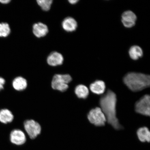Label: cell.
I'll list each match as a JSON object with an SVG mask.
<instances>
[{
  "mask_svg": "<svg viewBox=\"0 0 150 150\" xmlns=\"http://www.w3.org/2000/svg\"><path fill=\"white\" fill-rule=\"evenodd\" d=\"M117 97L116 94L110 90H108L99 100L101 109L106 118L107 122L115 130L122 129L117 117L116 107Z\"/></svg>",
  "mask_w": 150,
  "mask_h": 150,
  "instance_id": "6da1fadb",
  "label": "cell"
},
{
  "mask_svg": "<svg viewBox=\"0 0 150 150\" xmlns=\"http://www.w3.org/2000/svg\"><path fill=\"white\" fill-rule=\"evenodd\" d=\"M123 81L129 89L137 92L149 87L150 77L142 73L130 72L125 75Z\"/></svg>",
  "mask_w": 150,
  "mask_h": 150,
  "instance_id": "7a4b0ae2",
  "label": "cell"
},
{
  "mask_svg": "<svg viewBox=\"0 0 150 150\" xmlns=\"http://www.w3.org/2000/svg\"><path fill=\"white\" fill-rule=\"evenodd\" d=\"M72 80V78L69 74H56L52 78V87L54 89L64 92L68 88V84Z\"/></svg>",
  "mask_w": 150,
  "mask_h": 150,
  "instance_id": "3957f363",
  "label": "cell"
},
{
  "mask_svg": "<svg viewBox=\"0 0 150 150\" xmlns=\"http://www.w3.org/2000/svg\"><path fill=\"white\" fill-rule=\"evenodd\" d=\"M90 122L96 127H102L107 122L106 118L100 108L92 109L87 115Z\"/></svg>",
  "mask_w": 150,
  "mask_h": 150,
  "instance_id": "277c9868",
  "label": "cell"
},
{
  "mask_svg": "<svg viewBox=\"0 0 150 150\" xmlns=\"http://www.w3.org/2000/svg\"><path fill=\"white\" fill-rule=\"evenodd\" d=\"M135 110L137 113L149 117L150 97L149 95H144L136 103L135 105Z\"/></svg>",
  "mask_w": 150,
  "mask_h": 150,
  "instance_id": "5b68a950",
  "label": "cell"
},
{
  "mask_svg": "<svg viewBox=\"0 0 150 150\" xmlns=\"http://www.w3.org/2000/svg\"><path fill=\"white\" fill-rule=\"evenodd\" d=\"M24 125L26 132L31 139H34L40 134L42 128L40 125L33 120L25 121Z\"/></svg>",
  "mask_w": 150,
  "mask_h": 150,
  "instance_id": "8992f818",
  "label": "cell"
},
{
  "mask_svg": "<svg viewBox=\"0 0 150 150\" xmlns=\"http://www.w3.org/2000/svg\"><path fill=\"white\" fill-rule=\"evenodd\" d=\"M137 20V16L131 11H127L124 12L122 16V22L125 27L132 28L135 25Z\"/></svg>",
  "mask_w": 150,
  "mask_h": 150,
  "instance_id": "52a82bcc",
  "label": "cell"
},
{
  "mask_svg": "<svg viewBox=\"0 0 150 150\" xmlns=\"http://www.w3.org/2000/svg\"><path fill=\"white\" fill-rule=\"evenodd\" d=\"M10 139L13 144L21 145L25 143L26 137L23 131L19 129H15L11 132Z\"/></svg>",
  "mask_w": 150,
  "mask_h": 150,
  "instance_id": "ba28073f",
  "label": "cell"
},
{
  "mask_svg": "<svg viewBox=\"0 0 150 150\" xmlns=\"http://www.w3.org/2000/svg\"><path fill=\"white\" fill-rule=\"evenodd\" d=\"M64 57L59 52H54L48 56L47 62L51 66L55 67L62 64Z\"/></svg>",
  "mask_w": 150,
  "mask_h": 150,
  "instance_id": "9c48e42d",
  "label": "cell"
},
{
  "mask_svg": "<svg viewBox=\"0 0 150 150\" xmlns=\"http://www.w3.org/2000/svg\"><path fill=\"white\" fill-rule=\"evenodd\" d=\"M90 89L93 93L97 95L104 93L106 86L105 82L102 80H97L90 84Z\"/></svg>",
  "mask_w": 150,
  "mask_h": 150,
  "instance_id": "30bf717a",
  "label": "cell"
},
{
  "mask_svg": "<svg viewBox=\"0 0 150 150\" xmlns=\"http://www.w3.org/2000/svg\"><path fill=\"white\" fill-rule=\"evenodd\" d=\"M48 31L47 26L41 22L35 23L33 25L34 35L39 38L45 36L48 33Z\"/></svg>",
  "mask_w": 150,
  "mask_h": 150,
  "instance_id": "8fae6325",
  "label": "cell"
},
{
  "mask_svg": "<svg viewBox=\"0 0 150 150\" xmlns=\"http://www.w3.org/2000/svg\"><path fill=\"white\" fill-rule=\"evenodd\" d=\"M62 27L65 31L68 32H72L76 30L77 28V22L74 18L68 17L63 21Z\"/></svg>",
  "mask_w": 150,
  "mask_h": 150,
  "instance_id": "7c38bea8",
  "label": "cell"
},
{
  "mask_svg": "<svg viewBox=\"0 0 150 150\" xmlns=\"http://www.w3.org/2000/svg\"><path fill=\"white\" fill-rule=\"evenodd\" d=\"M137 134L138 139L141 142H150V132L148 127H140L137 131Z\"/></svg>",
  "mask_w": 150,
  "mask_h": 150,
  "instance_id": "4fadbf2b",
  "label": "cell"
},
{
  "mask_svg": "<svg viewBox=\"0 0 150 150\" xmlns=\"http://www.w3.org/2000/svg\"><path fill=\"white\" fill-rule=\"evenodd\" d=\"M14 88L18 91L25 90L27 87V82L25 79L21 76L15 78L12 82Z\"/></svg>",
  "mask_w": 150,
  "mask_h": 150,
  "instance_id": "5bb4252c",
  "label": "cell"
},
{
  "mask_svg": "<svg viewBox=\"0 0 150 150\" xmlns=\"http://www.w3.org/2000/svg\"><path fill=\"white\" fill-rule=\"evenodd\" d=\"M14 119L12 112L7 109L0 110V122L4 124L11 123Z\"/></svg>",
  "mask_w": 150,
  "mask_h": 150,
  "instance_id": "9a60e30c",
  "label": "cell"
},
{
  "mask_svg": "<svg viewBox=\"0 0 150 150\" xmlns=\"http://www.w3.org/2000/svg\"><path fill=\"white\" fill-rule=\"evenodd\" d=\"M74 91L77 97L80 99L87 98L89 93L88 88L83 84H79L76 86Z\"/></svg>",
  "mask_w": 150,
  "mask_h": 150,
  "instance_id": "2e32d148",
  "label": "cell"
},
{
  "mask_svg": "<svg viewBox=\"0 0 150 150\" xmlns=\"http://www.w3.org/2000/svg\"><path fill=\"white\" fill-rule=\"evenodd\" d=\"M129 55L131 59L134 60L138 59L143 55L142 50L139 46H133L131 47L129 50Z\"/></svg>",
  "mask_w": 150,
  "mask_h": 150,
  "instance_id": "e0dca14e",
  "label": "cell"
},
{
  "mask_svg": "<svg viewBox=\"0 0 150 150\" xmlns=\"http://www.w3.org/2000/svg\"><path fill=\"white\" fill-rule=\"evenodd\" d=\"M10 33V28L8 23H0V37H7Z\"/></svg>",
  "mask_w": 150,
  "mask_h": 150,
  "instance_id": "ac0fdd59",
  "label": "cell"
},
{
  "mask_svg": "<svg viewBox=\"0 0 150 150\" xmlns=\"http://www.w3.org/2000/svg\"><path fill=\"white\" fill-rule=\"evenodd\" d=\"M52 1V0H38L37 1L38 4L42 10L45 11L50 10L51 8Z\"/></svg>",
  "mask_w": 150,
  "mask_h": 150,
  "instance_id": "d6986e66",
  "label": "cell"
},
{
  "mask_svg": "<svg viewBox=\"0 0 150 150\" xmlns=\"http://www.w3.org/2000/svg\"><path fill=\"white\" fill-rule=\"evenodd\" d=\"M5 83V80L3 78L0 77V91L4 89V86Z\"/></svg>",
  "mask_w": 150,
  "mask_h": 150,
  "instance_id": "ffe728a7",
  "label": "cell"
},
{
  "mask_svg": "<svg viewBox=\"0 0 150 150\" xmlns=\"http://www.w3.org/2000/svg\"><path fill=\"white\" fill-rule=\"evenodd\" d=\"M10 0H0V3L3 4H7L10 2Z\"/></svg>",
  "mask_w": 150,
  "mask_h": 150,
  "instance_id": "44dd1931",
  "label": "cell"
},
{
  "mask_svg": "<svg viewBox=\"0 0 150 150\" xmlns=\"http://www.w3.org/2000/svg\"><path fill=\"white\" fill-rule=\"evenodd\" d=\"M69 3L71 4H75L77 3L79 1L78 0H69L68 1Z\"/></svg>",
  "mask_w": 150,
  "mask_h": 150,
  "instance_id": "7402d4cb",
  "label": "cell"
}]
</instances>
